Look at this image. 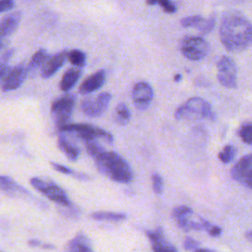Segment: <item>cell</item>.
Segmentation results:
<instances>
[{
	"label": "cell",
	"instance_id": "12",
	"mask_svg": "<svg viewBox=\"0 0 252 252\" xmlns=\"http://www.w3.org/2000/svg\"><path fill=\"white\" fill-rule=\"evenodd\" d=\"M28 74V68L24 63H21L13 67L8 73L2 83V91L10 92L16 90L22 86Z\"/></svg>",
	"mask_w": 252,
	"mask_h": 252
},
{
	"label": "cell",
	"instance_id": "9",
	"mask_svg": "<svg viewBox=\"0 0 252 252\" xmlns=\"http://www.w3.org/2000/svg\"><path fill=\"white\" fill-rule=\"evenodd\" d=\"M110 100L111 94L107 92H103L95 97L84 98L81 102V109L90 117H98L106 111Z\"/></svg>",
	"mask_w": 252,
	"mask_h": 252
},
{
	"label": "cell",
	"instance_id": "23",
	"mask_svg": "<svg viewBox=\"0 0 252 252\" xmlns=\"http://www.w3.org/2000/svg\"><path fill=\"white\" fill-rule=\"evenodd\" d=\"M91 218L97 220H122L126 219V215L123 213H114V212H95L91 214Z\"/></svg>",
	"mask_w": 252,
	"mask_h": 252
},
{
	"label": "cell",
	"instance_id": "20",
	"mask_svg": "<svg viewBox=\"0 0 252 252\" xmlns=\"http://www.w3.org/2000/svg\"><path fill=\"white\" fill-rule=\"evenodd\" d=\"M0 188L10 195L29 194V192L24 187L20 186L11 177L5 175H0Z\"/></svg>",
	"mask_w": 252,
	"mask_h": 252
},
{
	"label": "cell",
	"instance_id": "14",
	"mask_svg": "<svg viewBox=\"0 0 252 252\" xmlns=\"http://www.w3.org/2000/svg\"><path fill=\"white\" fill-rule=\"evenodd\" d=\"M21 12H14L5 16L0 21V49L3 46L4 40L10 36L18 28L21 22Z\"/></svg>",
	"mask_w": 252,
	"mask_h": 252
},
{
	"label": "cell",
	"instance_id": "16",
	"mask_svg": "<svg viewBox=\"0 0 252 252\" xmlns=\"http://www.w3.org/2000/svg\"><path fill=\"white\" fill-rule=\"evenodd\" d=\"M106 79V73L104 70H98L97 72L89 76L80 86L79 92L83 94H89L98 90L104 84Z\"/></svg>",
	"mask_w": 252,
	"mask_h": 252
},
{
	"label": "cell",
	"instance_id": "11",
	"mask_svg": "<svg viewBox=\"0 0 252 252\" xmlns=\"http://www.w3.org/2000/svg\"><path fill=\"white\" fill-rule=\"evenodd\" d=\"M154 98V91L147 82H139L134 85L132 89V99L135 106L144 110L149 107Z\"/></svg>",
	"mask_w": 252,
	"mask_h": 252
},
{
	"label": "cell",
	"instance_id": "4",
	"mask_svg": "<svg viewBox=\"0 0 252 252\" xmlns=\"http://www.w3.org/2000/svg\"><path fill=\"white\" fill-rule=\"evenodd\" d=\"M61 132H69L74 133L78 138H80L83 142L89 140H94L96 138H101L105 140L107 143L113 142V136L109 132L90 124L86 123H73V124H64L59 127Z\"/></svg>",
	"mask_w": 252,
	"mask_h": 252
},
{
	"label": "cell",
	"instance_id": "26",
	"mask_svg": "<svg viewBox=\"0 0 252 252\" xmlns=\"http://www.w3.org/2000/svg\"><path fill=\"white\" fill-rule=\"evenodd\" d=\"M236 155V149L232 145H226L221 152L219 153V159L223 163L230 162Z\"/></svg>",
	"mask_w": 252,
	"mask_h": 252
},
{
	"label": "cell",
	"instance_id": "5",
	"mask_svg": "<svg viewBox=\"0 0 252 252\" xmlns=\"http://www.w3.org/2000/svg\"><path fill=\"white\" fill-rule=\"evenodd\" d=\"M180 52L188 60L199 61L204 59L209 51L210 45L201 36H184L180 41Z\"/></svg>",
	"mask_w": 252,
	"mask_h": 252
},
{
	"label": "cell",
	"instance_id": "25",
	"mask_svg": "<svg viewBox=\"0 0 252 252\" xmlns=\"http://www.w3.org/2000/svg\"><path fill=\"white\" fill-rule=\"evenodd\" d=\"M238 135L241 140L247 145L252 144V124L250 121L244 122L238 130Z\"/></svg>",
	"mask_w": 252,
	"mask_h": 252
},
{
	"label": "cell",
	"instance_id": "19",
	"mask_svg": "<svg viewBox=\"0 0 252 252\" xmlns=\"http://www.w3.org/2000/svg\"><path fill=\"white\" fill-rule=\"evenodd\" d=\"M58 147L70 160L75 161L79 158V148L73 142H71L64 134H60L58 136Z\"/></svg>",
	"mask_w": 252,
	"mask_h": 252
},
{
	"label": "cell",
	"instance_id": "29",
	"mask_svg": "<svg viewBox=\"0 0 252 252\" xmlns=\"http://www.w3.org/2000/svg\"><path fill=\"white\" fill-rule=\"evenodd\" d=\"M148 5H159L165 13L172 14L175 13L176 7L170 0H146Z\"/></svg>",
	"mask_w": 252,
	"mask_h": 252
},
{
	"label": "cell",
	"instance_id": "31",
	"mask_svg": "<svg viewBox=\"0 0 252 252\" xmlns=\"http://www.w3.org/2000/svg\"><path fill=\"white\" fill-rule=\"evenodd\" d=\"M13 52L14 50L10 49L8 51H6L0 58V79H2L5 74L7 73V70H8V62L10 60V58L12 57L13 55Z\"/></svg>",
	"mask_w": 252,
	"mask_h": 252
},
{
	"label": "cell",
	"instance_id": "7",
	"mask_svg": "<svg viewBox=\"0 0 252 252\" xmlns=\"http://www.w3.org/2000/svg\"><path fill=\"white\" fill-rule=\"evenodd\" d=\"M31 184L37 191L45 195L49 200L58 203L63 206H70L71 202L65 193V191L59 187L57 184L51 181H45L38 177H32L31 179Z\"/></svg>",
	"mask_w": 252,
	"mask_h": 252
},
{
	"label": "cell",
	"instance_id": "2",
	"mask_svg": "<svg viewBox=\"0 0 252 252\" xmlns=\"http://www.w3.org/2000/svg\"><path fill=\"white\" fill-rule=\"evenodd\" d=\"M98 171L119 183H130L134 174L129 163L117 153L104 151L103 148L91 156Z\"/></svg>",
	"mask_w": 252,
	"mask_h": 252
},
{
	"label": "cell",
	"instance_id": "32",
	"mask_svg": "<svg viewBox=\"0 0 252 252\" xmlns=\"http://www.w3.org/2000/svg\"><path fill=\"white\" fill-rule=\"evenodd\" d=\"M152 184H153V190L156 194L159 195L163 191V180L159 173L154 172L152 174Z\"/></svg>",
	"mask_w": 252,
	"mask_h": 252
},
{
	"label": "cell",
	"instance_id": "13",
	"mask_svg": "<svg viewBox=\"0 0 252 252\" xmlns=\"http://www.w3.org/2000/svg\"><path fill=\"white\" fill-rule=\"evenodd\" d=\"M67 50H62L52 56H47L41 66V77L48 79L53 76L65 63L67 59Z\"/></svg>",
	"mask_w": 252,
	"mask_h": 252
},
{
	"label": "cell",
	"instance_id": "35",
	"mask_svg": "<svg viewBox=\"0 0 252 252\" xmlns=\"http://www.w3.org/2000/svg\"><path fill=\"white\" fill-rule=\"evenodd\" d=\"M15 0H0V13L6 12L14 8Z\"/></svg>",
	"mask_w": 252,
	"mask_h": 252
},
{
	"label": "cell",
	"instance_id": "37",
	"mask_svg": "<svg viewBox=\"0 0 252 252\" xmlns=\"http://www.w3.org/2000/svg\"><path fill=\"white\" fill-rule=\"evenodd\" d=\"M29 245L32 246V247H41L42 246V242H40L37 239H31L29 241Z\"/></svg>",
	"mask_w": 252,
	"mask_h": 252
},
{
	"label": "cell",
	"instance_id": "34",
	"mask_svg": "<svg viewBox=\"0 0 252 252\" xmlns=\"http://www.w3.org/2000/svg\"><path fill=\"white\" fill-rule=\"evenodd\" d=\"M193 213V210L187 206H179V207H176L175 209H173L172 211V218H176V217H179V216H182V215H186V214H192Z\"/></svg>",
	"mask_w": 252,
	"mask_h": 252
},
{
	"label": "cell",
	"instance_id": "33",
	"mask_svg": "<svg viewBox=\"0 0 252 252\" xmlns=\"http://www.w3.org/2000/svg\"><path fill=\"white\" fill-rule=\"evenodd\" d=\"M199 245L200 243L198 241H196L195 239L189 236L186 237L183 242V247L187 251H197V249L199 248Z\"/></svg>",
	"mask_w": 252,
	"mask_h": 252
},
{
	"label": "cell",
	"instance_id": "8",
	"mask_svg": "<svg viewBox=\"0 0 252 252\" xmlns=\"http://www.w3.org/2000/svg\"><path fill=\"white\" fill-rule=\"evenodd\" d=\"M218 81L227 89H234L237 85V68L235 62L229 56H221L218 63Z\"/></svg>",
	"mask_w": 252,
	"mask_h": 252
},
{
	"label": "cell",
	"instance_id": "15",
	"mask_svg": "<svg viewBox=\"0 0 252 252\" xmlns=\"http://www.w3.org/2000/svg\"><path fill=\"white\" fill-rule=\"evenodd\" d=\"M146 234L152 242V248L154 251H177V248H175L166 239H164L163 230L161 227H158L154 231L147 230Z\"/></svg>",
	"mask_w": 252,
	"mask_h": 252
},
{
	"label": "cell",
	"instance_id": "28",
	"mask_svg": "<svg viewBox=\"0 0 252 252\" xmlns=\"http://www.w3.org/2000/svg\"><path fill=\"white\" fill-rule=\"evenodd\" d=\"M215 25H216V16L215 15H211L209 18L203 20L201 25L198 27V30L200 31L201 34L206 35V34L210 33L214 30Z\"/></svg>",
	"mask_w": 252,
	"mask_h": 252
},
{
	"label": "cell",
	"instance_id": "30",
	"mask_svg": "<svg viewBox=\"0 0 252 252\" xmlns=\"http://www.w3.org/2000/svg\"><path fill=\"white\" fill-rule=\"evenodd\" d=\"M204 18L199 16V15H194V16H188L183 18L180 21V24L184 28H198L201 23L203 22Z\"/></svg>",
	"mask_w": 252,
	"mask_h": 252
},
{
	"label": "cell",
	"instance_id": "10",
	"mask_svg": "<svg viewBox=\"0 0 252 252\" xmlns=\"http://www.w3.org/2000/svg\"><path fill=\"white\" fill-rule=\"evenodd\" d=\"M231 177L248 189L252 188V155L242 157L231 168Z\"/></svg>",
	"mask_w": 252,
	"mask_h": 252
},
{
	"label": "cell",
	"instance_id": "38",
	"mask_svg": "<svg viewBox=\"0 0 252 252\" xmlns=\"http://www.w3.org/2000/svg\"><path fill=\"white\" fill-rule=\"evenodd\" d=\"M180 80H181V75L180 74H177V75L174 76V81L175 82H179Z\"/></svg>",
	"mask_w": 252,
	"mask_h": 252
},
{
	"label": "cell",
	"instance_id": "27",
	"mask_svg": "<svg viewBox=\"0 0 252 252\" xmlns=\"http://www.w3.org/2000/svg\"><path fill=\"white\" fill-rule=\"evenodd\" d=\"M51 165H52V167H53L55 170H57V171H59V172H61V173H63V174L72 175V176H74V177H76V178H80V179H88V178H89L88 175H85V174H83V173L76 172L75 170L71 169L70 167H68V166H66V165H63V164H60V163H57V162H51Z\"/></svg>",
	"mask_w": 252,
	"mask_h": 252
},
{
	"label": "cell",
	"instance_id": "1",
	"mask_svg": "<svg viewBox=\"0 0 252 252\" xmlns=\"http://www.w3.org/2000/svg\"><path fill=\"white\" fill-rule=\"evenodd\" d=\"M219 32L222 45L229 52L243 51L251 44V23L239 11H225L221 17Z\"/></svg>",
	"mask_w": 252,
	"mask_h": 252
},
{
	"label": "cell",
	"instance_id": "6",
	"mask_svg": "<svg viewBox=\"0 0 252 252\" xmlns=\"http://www.w3.org/2000/svg\"><path fill=\"white\" fill-rule=\"evenodd\" d=\"M76 96L73 94H66L52 102L51 114L56 126L59 128L68 123L75 106Z\"/></svg>",
	"mask_w": 252,
	"mask_h": 252
},
{
	"label": "cell",
	"instance_id": "18",
	"mask_svg": "<svg viewBox=\"0 0 252 252\" xmlns=\"http://www.w3.org/2000/svg\"><path fill=\"white\" fill-rule=\"evenodd\" d=\"M82 76V69L80 67H72L70 69H68L59 84L60 90L63 92H68L70 91L78 82V80L80 79V77Z\"/></svg>",
	"mask_w": 252,
	"mask_h": 252
},
{
	"label": "cell",
	"instance_id": "22",
	"mask_svg": "<svg viewBox=\"0 0 252 252\" xmlns=\"http://www.w3.org/2000/svg\"><path fill=\"white\" fill-rule=\"evenodd\" d=\"M48 54L47 51L44 48H40L38 49L32 57L29 67H28V71L31 72H34L35 70H37L39 67L42 66V64L44 63L45 59L47 58Z\"/></svg>",
	"mask_w": 252,
	"mask_h": 252
},
{
	"label": "cell",
	"instance_id": "36",
	"mask_svg": "<svg viewBox=\"0 0 252 252\" xmlns=\"http://www.w3.org/2000/svg\"><path fill=\"white\" fill-rule=\"evenodd\" d=\"M207 232L211 235V236H214V237H217L219 235L221 234V228L218 225H214V224H211V226L207 229Z\"/></svg>",
	"mask_w": 252,
	"mask_h": 252
},
{
	"label": "cell",
	"instance_id": "3",
	"mask_svg": "<svg viewBox=\"0 0 252 252\" xmlns=\"http://www.w3.org/2000/svg\"><path fill=\"white\" fill-rule=\"evenodd\" d=\"M174 116L177 120L182 119H215V113L210 103L198 96L189 98L181 104L175 111Z\"/></svg>",
	"mask_w": 252,
	"mask_h": 252
},
{
	"label": "cell",
	"instance_id": "21",
	"mask_svg": "<svg viewBox=\"0 0 252 252\" xmlns=\"http://www.w3.org/2000/svg\"><path fill=\"white\" fill-rule=\"evenodd\" d=\"M131 118V112L128 106L124 102H120L116 105L114 110V120L120 125H126Z\"/></svg>",
	"mask_w": 252,
	"mask_h": 252
},
{
	"label": "cell",
	"instance_id": "39",
	"mask_svg": "<svg viewBox=\"0 0 252 252\" xmlns=\"http://www.w3.org/2000/svg\"><path fill=\"white\" fill-rule=\"evenodd\" d=\"M251 230H248L247 231V234H246V237H247V239L249 240V241H251Z\"/></svg>",
	"mask_w": 252,
	"mask_h": 252
},
{
	"label": "cell",
	"instance_id": "24",
	"mask_svg": "<svg viewBox=\"0 0 252 252\" xmlns=\"http://www.w3.org/2000/svg\"><path fill=\"white\" fill-rule=\"evenodd\" d=\"M67 58L71 64L77 67H83L86 64L87 56L86 54L79 49H72L68 52Z\"/></svg>",
	"mask_w": 252,
	"mask_h": 252
},
{
	"label": "cell",
	"instance_id": "17",
	"mask_svg": "<svg viewBox=\"0 0 252 252\" xmlns=\"http://www.w3.org/2000/svg\"><path fill=\"white\" fill-rule=\"evenodd\" d=\"M67 250L72 252H92L93 247L88 235L79 232L68 242Z\"/></svg>",
	"mask_w": 252,
	"mask_h": 252
}]
</instances>
